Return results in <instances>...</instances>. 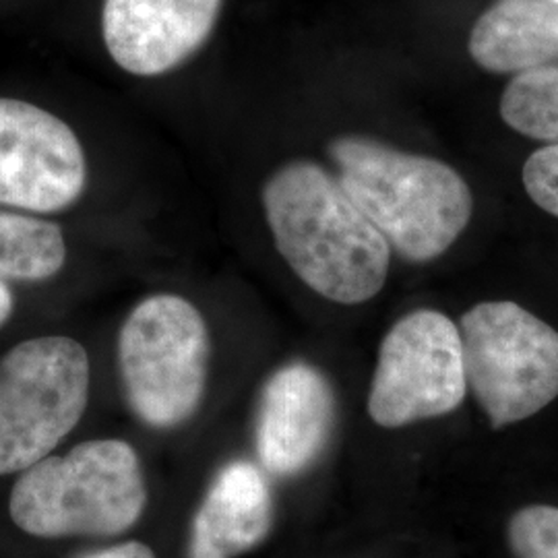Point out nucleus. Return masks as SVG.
Wrapping results in <instances>:
<instances>
[{
    "instance_id": "f257e3e1",
    "label": "nucleus",
    "mask_w": 558,
    "mask_h": 558,
    "mask_svg": "<svg viewBox=\"0 0 558 558\" xmlns=\"http://www.w3.org/2000/svg\"><path fill=\"white\" fill-rule=\"evenodd\" d=\"M263 209L279 255L311 290L360 304L383 290L391 246L319 163L294 160L263 184Z\"/></svg>"
},
{
    "instance_id": "f03ea898",
    "label": "nucleus",
    "mask_w": 558,
    "mask_h": 558,
    "mask_svg": "<svg viewBox=\"0 0 558 558\" xmlns=\"http://www.w3.org/2000/svg\"><path fill=\"white\" fill-rule=\"evenodd\" d=\"M339 184L401 259H437L474 211L468 182L451 166L362 135L329 143Z\"/></svg>"
},
{
    "instance_id": "7ed1b4c3",
    "label": "nucleus",
    "mask_w": 558,
    "mask_h": 558,
    "mask_svg": "<svg viewBox=\"0 0 558 558\" xmlns=\"http://www.w3.org/2000/svg\"><path fill=\"white\" fill-rule=\"evenodd\" d=\"M145 502L135 449L124 440L101 439L23 470L9 511L20 530L38 538L119 536L137 523Z\"/></svg>"
},
{
    "instance_id": "20e7f679",
    "label": "nucleus",
    "mask_w": 558,
    "mask_h": 558,
    "mask_svg": "<svg viewBox=\"0 0 558 558\" xmlns=\"http://www.w3.org/2000/svg\"><path fill=\"white\" fill-rule=\"evenodd\" d=\"M119 368L141 422L174 428L191 418L209 368V329L197 306L177 294L141 300L120 327Z\"/></svg>"
},
{
    "instance_id": "39448f33",
    "label": "nucleus",
    "mask_w": 558,
    "mask_h": 558,
    "mask_svg": "<svg viewBox=\"0 0 558 558\" xmlns=\"http://www.w3.org/2000/svg\"><path fill=\"white\" fill-rule=\"evenodd\" d=\"M468 389L495 428L558 398V331L515 302H482L459 320Z\"/></svg>"
},
{
    "instance_id": "423d86ee",
    "label": "nucleus",
    "mask_w": 558,
    "mask_h": 558,
    "mask_svg": "<svg viewBox=\"0 0 558 558\" xmlns=\"http://www.w3.org/2000/svg\"><path fill=\"white\" fill-rule=\"evenodd\" d=\"M89 399V359L80 341L27 339L0 359V476L23 472L64 439Z\"/></svg>"
},
{
    "instance_id": "0eeeda50",
    "label": "nucleus",
    "mask_w": 558,
    "mask_h": 558,
    "mask_svg": "<svg viewBox=\"0 0 558 558\" xmlns=\"http://www.w3.org/2000/svg\"><path fill=\"white\" fill-rule=\"evenodd\" d=\"M468 393L458 325L420 308L383 339L368 393V414L383 428L456 412Z\"/></svg>"
},
{
    "instance_id": "6e6552de",
    "label": "nucleus",
    "mask_w": 558,
    "mask_h": 558,
    "mask_svg": "<svg viewBox=\"0 0 558 558\" xmlns=\"http://www.w3.org/2000/svg\"><path fill=\"white\" fill-rule=\"evenodd\" d=\"M85 184L73 129L40 106L0 98V205L57 214L80 201Z\"/></svg>"
},
{
    "instance_id": "1a4fd4ad",
    "label": "nucleus",
    "mask_w": 558,
    "mask_h": 558,
    "mask_svg": "<svg viewBox=\"0 0 558 558\" xmlns=\"http://www.w3.org/2000/svg\"><path fill=\"white\" fill-rule=\"evenodd\" d=\"M333 424L336 393L327 377L302 360L283 364L260 389L255 447L263 470L299 476L319 459Z\"/></svg>"
},
{
    "instance_id": "9d476101",
    "label": "nucleus",
    "mask_w": 558,
    "mask_h": 558,
    "mask_svg": "<svg viewBox=\"0 0 558 558\" xmlns=\"http://www.w3.org/2000/svg\"><path fill=\"white\" fill-rule=\"evenodd\" d=\"M223 0H104L101 36L122 71L160 77L199 52Z\"/></svg>"
},
{
    "instance_id": "9b49d317",
    "label": "nucleus",
    "mask_w": 558,
    "mask_h": 558,
    "mask_svg": "<svg viewBox=\"0 0 558 558\" xmlns=\"http://www.w3.org/2000/svg\"><path fill=\"white\" fill-rule=\"evenodd\" d=\"M274 523L269 482L251 461H230L193 519L189 558H234L259 546Z\"/></svg>"
},
{
    "instance_id": "f8f14e48",
    "label": "nucleus",
    "mask_w": 558,
    "mask_h": 558,
    "mask_svg": "<svg viewBox=\"0 0 558 558\" xmlns=\"http://www.w3.org/2000/svg\"><path fill=\"white\" fill-rule=\"evenodd\" d=\"M468 48L474 62L493 73H525L558 64V2H493L474 23Z\"/></svg>"
},
{
    "instance_id": "ddd939ff",
    "label": "nucleus",
    "mask_w": 558,
    "mask_h": 558,
    "mask_svg": "<svg viewBox=\"0 0 558 558\" xmlns=\"http://www.w3.org/2000/svg\"><path fill=\"white\" fill-rule=\"evenodd\" d=\"M66 260V242L57 223L0 211V281L54 278Z\"/></svg>"
},
{
    "instance_id": "4468645a",
    "label": "nucleus",
    "mask_w": 558,
    "mask_h": 558,
    "mask_svg": "<svg viewBox=\"0 0 558 558\" xmlns=\"http://www.w3.org/2000/svg\"><path fill=\"white\" fill-rule=\"evenodd\" d=\"M500 117L521 135L558 145V64L518 73L500 98Z\"/></svg>"
},
{
    "instance_id": "2eb2a0df",
    "label": "nucleus",
    "mask_w": 558,
    "mask_h": 558,
    "mask_svg": "<svg viewBox=\"0 0 558 558\" xmlns=\"http://www.w3.org/2000/svg\"><path fill=\"white\" fill-rule=\"evenodd\" d=\"M507 534L518 558H558V507L527 505L519 509Z\"/></svg>"
},
{
    "instance_id": "dca6fc26",
    "label": "nucleus",
    "mask_w": 558,
    "mask_h": 558,
    "mask_svg": "<svg viewBox=\"0 0 558 558\" xmlns=\"http://www.w3.org/2000/svg\"><path fill=\"white\" fill-rule=\"evenodd\" d=\"M523 184L538 207L558 218V145H544L527 158Z\"/></svg>"
},
{
    "instance_id": "f3484780",
    "label": "nucleus",
    "mask_w": 558,
    "mask_h": 558,
    "mask_svg": "<svg viewBox=\"0 0 558 558\" xmlns=\"http://www.w3.org/2000/svg\"><path fill=\"white\" fill-rule=\"evenodd\" d=\"M81 558H156L154 550L141 542H126L110 548H101Z\"/></svg>"
},
{
    "instance_id": "a211bd4d",
    "label": "nucleus",
    "mask_w": 558,
    "mask_h": 558,
    "mask_svg": "<svg viewBox=\"0 0 558 558\" xmlns=\"http://www.w3.org/2000/svg\"><path fill=\"white\" fill-rule=\"evenodd\" d=\"M13 313V294L4 281H0V325H4Z\"/></svg>"
},
{
    "instance_id": "6ab92c4d",
    "label": "nucleus",
    "mask_w": 558,
    "mask_h": 558,
    "mask_svg": "<svg viewBox=\"0 0 558 558\" xmlns=\"http://www.w3.org/2000/svg\"><path fill=\"white\" fill-rule=\"evenodd\" d=\"M555 2H558V0H555Z\"/></svg>"
}]
</instances>
